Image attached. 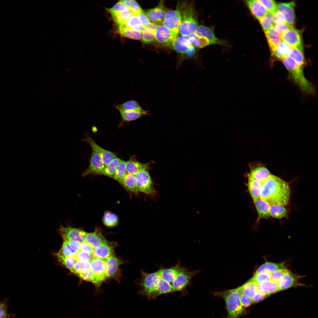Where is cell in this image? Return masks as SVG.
<instances>
[{"label":"cell","mask_w":318,"mask_h":318,"mask_svg":"<svg viewBox=\"0 0 318 318\" xmlns=\"http://www.w3.org/2000/svg\"><path fill=\"white\" fill-rule=\"evenodd\" d=\"M281 35L282 41L291 47L297 48L303 51V44L301 31L293 27Z\"/></svg>","instance_id":"obj_6"},{"label":"cell","mask_w":318,"mask_h":318,"mask_svg":"<svg viewBox=\"0 0 318 318\" xmlns=\"http://www.w3.org/2000/svg\"><path fill=\"white\" fill-rule=\"evenodd\" d=\"M56 256L59 261L70 271L73 269L74 264L77 261L74 256L65 257L57 254Z\"/></svg>","instance_id":"obj_45"},{"label":"cell","mask_w":318,"mask_h":318,"mask_svg":"<svg viewBox=\"0 0 318 318\" xmlns=\"http://www.w3.org/2000/svg\"><path fill=\"white\" fill-rule=\"evenodd\" d=\"M290 195L288 183L271 174L263 183L260 198L270 205L286 206L289 203Z\"/></svg>","instance_id":"obj_1"},{"label":"cell","mask_w":318,"mask_h":318,"mask_svg":"<svg viewBox=\"0 0 318 318\" xmlns=\"http://www.w3.org/2000/svg\"><path fill=\"white\" fill-rule=\"evenodd\" d=\"M190 38V36H178L172 43V49L179 53L185 54L191 44Z\"/></svg>","instance_id":"obj_19"},{"label":"cell","mask_w":318,"mask_h":318,"mask_svg":"<svg viewBox=\"0 0 318 318\" xmlns=\"http://www.w3.org/2000/svg\"><path fill=\"white\" fill-rule=\"evenodd\" d=\"M120 115L122 123L129 122L138 119L143 116L150 115V112L142 108L140 109L129 111L118 110Z\"/></svg>","instance_id":"obj_16"},{"label":"cell","mask_w":318,"mask_h":318,"mask_svg":"<svg viewBox=\"0 0 318 318\" xmlns=\"http://www.w3.org/2000/svg\"><path fill=\"white\" fill-rule=\"evenodd\" d=\"M75 274L83 280L89 281L95 284L97 288H98L101 284L90 269Z\"/></svg>","instance_id":"obj_37"},{"label":"cell","mask_w":318,"mask_h":318,"mask_svg":"<svg viewBox=\"0 0 318 318\" xmlns=\"http://www.w3.org/2000/svg\"><path fill=\"white\" fill-rule=\"evenodd\" d=\"M120 184L130 192L135 193L139 192L135 175L127 173Z\"/></svg>","instance_id":"obj_29"},{"label":"cell","mask_w":318,"mask_h":318,"mask_svg":"<svg viewBox=\"0 0 318 318\" xmlns=\"http://www.w3.org/2000/svg\"><path fill=\"white\" fill-rule=\"evenodd\" d=\"M198 271H191L186 269L180 273L175 280L173 286V292L184 290L188 285L193 276Z\"/></svg>","instance_id":"obj_8"},{"label":"cell","mask_w":318,"mask_h":318,"mask_svg":"<svg viewBox=\"0 0 318 318\" xmlns=\"http://www.w3.org/2000/svg\"><path fill=\"white\" fill-rule=\"evenodd\" d=\"M196 48L193 45L191 44L189 47L187 52L185 54V58L187 59H191L195 55L196 53Z\"/></svg>","instance_id":"obj_62"},{"label":"cell","mask_w":318,"mask_h":318,"mask_svg":"<svg viewBox=\"0 0 318 318\" xmlns=\"http://www.w3.org/2000/svg\"><path fill=\"white\" fill-rule=\"evenodd\" d=\"M256 285L258 291L267 295L279 291L278 283L271 279Z\"/></svg>","instance_id":"obj_26"},{"label":"cell","mask_w":318,"mask_h":318,"mask_svg":"<svg viewBox=\"0 0 318 318\" xmlns=\"http://www.w3.org/2000/svg\"><path fill=\"white\" fill-rule=\"evenodd\" d=\"M123 25L137 32H142L144 28L142 23L136 14H134L129 17L125 22Z\"/></svg>","instance_id":"obj_32"},{"label":"cell","mask_w":318,"mask_h":318,"mask_svg":"<svg viewBox=\"0 0 318 318\" xmlns=\"http://www.w3.org/2000/svg\"><path fill=\"white\" fill-rule=\"evenodd\" d=\"M267 296L264 293L258 291L252 300L253 303H257L264 299Z\"/></svg>","instance_id":"obj_61"},{"label":"cell","mask_w":318,"mask_h":318,"mask_svg":"<svg viewBox=\"0 0 318 318\" xmlns=\"http://www.w3.org/2000/svg\"><path fill=\"white\" fill-rule=\"evenodd\" d=\"M119 219L117 215L111 212L107 211L104 213L103 218L104 224L108 227H113L117 225Z\"/></svg>","instance_id":"obj_39"},{"label":"cell","mask_w":318,"mask_h":318,"mask_svg":"<svg viewBox=\"0 0 318 318\" xmlns=\"http://www.w3.org/2000/svg\"><path fill=\"white\" fill-rule=\"evenodd\" d=\"M166 12L161 1L156 7L148 10L145 14L151 22L159 25L162 24Z\"/></svg>","instance_id":"obj_13"},{"label":"cell","mask_w":318,"mask_h":318,"mask_svg":"<svg viewBox=\"0 0 318 318\" xmlns=\"http://www.w3.org/2000/svg\"><path fill=\"white\" fill-rule=\"evenodd\" d=\"M90 269V261H77L70 271L75 274Z\"/></svg>","instance_id":"obj_47"},{"label":"cell","mask_w":318,"mask_h":318,"mask_svg":"<svg viewBox=\"0 0 318 318\" xmlns=\"http://www.w3.org/2000/svg\"><path fill=\"white\" fill-rule=\"evenodd\" d=\"M251 279L257 284L271 279V274L266 272L255 273Z\"/></svg>","instance_id":"obj_48"},{"label":"cell","mask_w":318,"mask_h":318,"mask_svg":"<svg viewBox=\"0 0 318 318\" xmlns=\"http://www.w3.org/2000/svg\"><path fill=\"white\" fill-rule=\"evenodd\" d=\"M265 33L271 50L282 41L281 35L274 26Z\"/></svg>","instance_id":"obj_25"},{"label":"cell","mask_w":318,"mask_h":318,"mask_svg":"<svg viewBox=\"0 0 318 318\" xmlns=\"http://www.w3.org/2000/svg\"><path fill=\"white\" fill-rule=\"evenodd\" d=\"M59 231L62 238L78 241L80 243L85 241L86 236L87 233L82 229L71 226H61Z\"/></svg>","instance_id":"obj_9"},{"label":"cell","mask_w":318,"mask_h":318,"mask_svg":"<svg viewBox=\"0 0 318 318\" xmlns=\"http://www.w3.org/2000/svg\"><path fill=\"white\" fill-rule=\"evenodd\" d=\"M271 175L269 171L266 168L259 166L252 170L249 174V177L263 183Z\"/></svg>","instance_id":"obj_28"},{"label":"cell","mask_w":318,"mask_h":318,"mask_svg":"<svg viewBox=\"0 0 318 318\" xmlns=\"http://www.w3.org/2000/svg\"><path fill=\"white\" fill-rule=\"evenodd\" d=\"M121 159L116 157L105 166L98 175H103L113 178L116 169Z\"/></svg>","instance_id":"obj_33"},{"label":"cell","mask_w":318,"mask_h":318,"mask_svg":"<svg viewBox=\"0 0 318 318\" xmlns=\"http://www.w3.org/2000/svg\"><path fill=\"white\" fill-rule=\"evenodd\" d=\"M106 265V279L113 278L118 273L120 261L112 255L105 260Z\"/></svg>","instance_id":"obj_21"},{"label":"cell","mask_w":318,"mask_h":318,"mask_svg":"<svg viewBox=\"0 0 318 318\" xmlns=\"http://www.w3.org/2000/svg\"><path fill=\"white\" fill-rule=\"evenodd\" d=\"M114 107L117 110L123 111L137 110L142 108L136 100H129L122 104H116Z\"/></svg>","instance_id":"obj_36"},{"label":"cell","mask_w":318,"mask_h":318,"mask_svg":"<svg viewBox=\"0 0 318 318\" xmlns=\"http://www.w3.org/2000/svg\"><path fill=\"white\" fill-rule=\"evenodd\" d=\"M273 16L275 24H279L286 22L285 16L281 12L277 10Z\"/></svg>","instance_id":"obj_56"},{"label":"cell","mask_w":318,"mask_h":318,"mask_svg":"<svg viewBox=\"0 0 318 318\" xmlns=\"http://www.w3.org/2000/svg\"><path fill=\"white\" fill-rule=\"evenodd\" d=\"M192 45L196 47L201 48L210 44L208 41L205 38L196 35Z\"/></svg>","instance_id":"obj_53"},{"label":"cell","mask_w":318,"mask_h":318,"mask_svg":"<svg viewBox=\"0 0 318 318\" xmlns=\"http://www.w3.org/2000/svg\"><path fill=\"white\" fill-rule=\"evenodd\" d=\"M149 163H143L139 162L134 158H131L126 161L127 173L135 175L140 171L148 169Z\"/></svg>","instance_id":"obj_20"},{"label":"cell","mask_w":318,"mask_h":318,"mask_svg":"<svg viewBox=\"0 0 318 318\" xmlns=\"http://www.w3.org/2000/svg\"><path fill=\"white\" fill-rule=\"evenodd\" d=\"M287 271V269L283 268L274 271L271 274V279L278 283Z\"/></svg>","instance_id":"obj_54"},{"label":"cell","mask_w":318,"mask_h":318,"mask_svg":"<svg viewBox=\"0 0 318 318\" xmlns=\"http://www.w3.org/2000/svg\"><path fill=\"white\" fill-rule=\"evenodd\" d=\"M282 35L290 28L294 27L286 22L279 24H274L273 26Z\"/></svg>","instance_id":"obj_55"},{"label":"cell","mask_w":318,"mask_h":318,"mask_svg":"<svg viewBox=\"0 0 318 318\" xmlns=\"http://www.w3.org/2000/svg\"><path fill=\"white\" fill-rule=\"evenodd\" d=\"M85 241L93 249H95L99 247L107 241L100 229L96 228L93 232L87 233L86 236Z\"/></svg>","instance_id":"obj_17"},{"label":"cell","mask_w":318,"mask_h":318,"mask_svg":"<svg viewBox=\"0 0 318 318\" xmlns=\"http://www.w3.org/2000/svg\"><path fill=\"white\" fill-rule=\"evenodd\" d=\"M246 4L253 16L259 20L268 12L264 7L258 0L246 1Z\"/></svg>","instance_id":"obj_18"},{"label":"cell","mask_w":318,"mask_h":318,"mask_svg":"<svg viewBox=\"0 0 318 318\" xmlns=\"http://www.w3.org/2000/svg\"><path fill=\"white\" fill-rule=\"evenodd\" d=\"M295 2L294 1L280 3L276 5L277 10L283 14L286 22L292 26H294L295 20Z\"/></svg>","instance_id":"obj_15"},{"label":"cell","mask_w":318,"mask_h":318,"mask_svg":"<svg viewBox=\"0 0 318 318\" xmlns=\"http://www.w3.org/2000/svg\"><path fill=\"white\" fill-rule=\"evenodd\" d=\"M129 8L122 1H120L110 8L106 9L112 18L116 16L119 13L126 11Z\"/></svg>","instance_id":"obj_43"},{"label":"cell","mask_w":318,"mask_h":318,"mask_svg":"<svg viewBox=\"0 0 318 318\" xmlns=\"http://www.w3.org/2000/svg\"><path fill=\"white\" fill-rule=\"evenodd\" d=\"M296 279L294 276L288 270L278 283L279 291L290 288L294 285Z\"/></svg>","instance_id":"obj_30"},{"label":"cell","mask_w":318,"mask_h":318,"mask_svg":"<svg viewBox=\"0 0 318 318\" xmlns=\"http://www.w3.org/2000/svg\"><path fill=\"white\" fill-rule=\"evenodd\" d=\"M265 8L267 11L273 15L277 11L276 2L271 0H258Z\"/></svg>","instance_id":"obj_50"},{"label":"cell","mask_w":318,"mask_h":318,"mask_svg":"<svg viewBox=\"0 0 318 318\" xmlns=\"http://www.w3.org/2000/svg\"><path fill=\"white\" fill-rule=\"evenodd\" d=\"M262 184V183L256 180L249 177L248 189L254 202L260 198Z\"/></svg>","instance_id":"obj_24"},{"label":"cell","mask_w":318,"mask_h":318,"mask_svg":"<svg viewBox=\"0 0 318 318\" xmlns=\"http://www.w3.org/2000/svg\"><path fill=\"white\" fill-rule=\"evenodd\" d=\"M83 140L89 144L92 150L97 153L100 156L106 166L113 160L117 157L113 152L107 150L98 145L90 137L87 136Z\"/></svg>","instance_id":"obj_10"},{"label":"cell","mask_w":318,"mask_h":318,"mask_svg":"<svg viewBox=\"0 0 318 318\" xmlns=\"http://www.w3.org/2000/svg\"><path fill=\"white\" fill-rule=\"evenodd\" d=\"M181 16V22L179 33L182 36H190L194 33L198 26L196 11L193 4L184 3L178 5Z\"/></svg>","instance_id":"obj_3"},{"label":"cell","mask_w":318,"mask_h":318,"mask_svg":"<svg viewBox=\"0 0 318 318\" xmlns=\"http://www.w3.org/2000/svg\"><path fill=\"white\" fill-rule=\"evenodd\" d=\"M292 48L288 44L282 41L271 50L273 56L281 60L289 56Z\"/></svg>","instance_id":"obj_23"},{"label":"cell","mask_w":318,"mask_h":318,"mask_svg":"<svg viewBox=\"0 0 318 318\" xmlns=\"http://www.w3.org/2000/svg\"><path fill=\"white\" fill-rule=\"evenodd\" d=\"M117 31L121 35L127 38L135 40H141L142 32L134 31L124 25H118Z\"/></svg>","instance_id":"obj_31"},{"label":"cell","mask_w":318,"mask_h":318,"mask_svg":"<svg viewBox=\"0 0 318 318\" xmlns=\"http://www.w3.org/2000/svg\"><path fill=\"white\" fill-rule=\"evenodd\" d=\"M77 261H90L93 258L92 254L81 250L74 256Z\"/></svg>","instance_id":"obj_52"},{"label":"cell","mask_w":318,"mask_h":318,"mask_svg":"<svg viewBox=\"0 0 318 318\" xmlns=\"http://www.w3.org/2000/svg\"><path fill=\"white\" fill-rule=\"evenodd\" d=\"M127 173L126 161L121 160L116 169L113 179L120 183Z\"/></svg>","instance_id":"obj_40"},{"label":"cell","mask_w":318,"mask_h":318,"mask_svg":"<svg viewBox=\"0 0 318 318\" xmlns=\"http://www.w3.org/2000/svg\"><path fill=\"white\" fill-rule=\"evenodd\" d=\"M137 15L142 23L144 26L148 27L151 24L152 22L150 21L146 14L143 12L139 13Z\"/></svg>","instance_id":"obj_59"},{"label":"cell","mask_w":318,"mask_h":318,"mask_svg":"<svg viewBox=\"0 0 318 318\" xmlns=\"http://www.w3.org/2000/svg\"><path fill=\"white\" fill-rule=\"evenodd\" d=\"M241 302L242 306L244 308L248 307L253 303L251 299L242 294L241 296Z\"/></svg>","instance_id":"obj_58"},{"label":"cell","mask_w":318,"mask_h":318,"mask_svg":"<svg viewBox=\"0 0 318 318\" xmlns=\"http://www.w3.org/2000/svg\"><path fill=\"white\" fill-rule=\"evenodd\" d=\"M122 1L135 14L143 12V11L138 3L134 0H124Z\"/></svg>","instance_id":"obj_51"},{"label":"cell","mask_w":318,"mask_h":318,"mask_svg":"<svg viewBox=\"0 0 318 318\" xmlns=\"http://www.w3.org/2000/svg\"><path fill=\"white\" fill-rule=\"evenodd\" d=\"M141 40L144 43L149 44L155 42L156 40L155 30L144 26Z\"/></svg>","instance_id":"obj_44"},{"label":"cell","mask_w":318,"mask_h":318,"mask_svg":"<svg viewBox=\"0 0 318 318\" xmlns=\"http://www.w3.org/2000/svg\"><path fill=\"white\" fill-rule=\"evenodd\" d=\"M194 33L197 36L206 38L209 42L210 45L229 46L225 41L217 38L214 34L213 30L209 27L203 25L198 26Z\"/></svg>","instance_id":"obj_11"},{"label":"cell","mask_w":318,"mask_h":318,"mask_svg":"<svg viewBox=\"0 0 318 318\" xmlns=\"http://www.w3.org/2000/svg\"><path fill=\"white\" fill-rule=\"evenodd\" d=\"M135 14L130 9L121 12L112 18L114 21L118 25H123L125 22L133 15Z\"/></svg>","instance_id":"obj_46"},{"label":"cell","mask_w":318,"mask_h":318,"mask_svg":"<svg viewBox=\"0 0 318 318\" xmlns=\"http://www.w3.org/2000/svg\"><path fill=\"white\" fill-rule=\"evenodd\" d=\"M181 22V14L178 6L175 10L166 12L162 24L172 32L178 34Z\"/></svg>","instance_id":"obj_5"},{"label":"cell","mask_w":318,"mask_h":318,"mask_svg":"<svg viewBox=\"0 0 318 318\" xmlns=\"http://www.w3.org/2000/svg\"><path fill=\"white\" fill-rule=\"evenodd\" d=\"M216 294L224 300L227 312V318H239L245 313V309L241 303L242 293L240 287L216 292Z\"/></svg>","instance_id":"obj_2"},{"label":"cell","mask_w":318,"mask_h":318,"mask_svg":"<svg viewBox=\"0 0 318 318\" xmlns=\"http://www.w3.org/2000/svg\"><path fill=\"white\" fill-rule=\"evenodd\" d=\"M113 253L112 248L109 244L107 241L103 243L99 247L94 249L92 255L93 257L99 258L105 260L113 255Z\"/></svg>","instance_id":"obj_22"},{"label":"cell","mask_w":318,"mask_h":318,"mask_svg":"<svg viewBox=\"0 0 318 318\" xmlns=\"http://www.w3.org/2000/svg\"><path fill=\"white\" fill-rule=\"evenodd\" d=\"M105 167L103 162L99 155L92 150L89 166L83 172L82 176L84 177L89 174L98 175Z\"/></svg>","instance_id":"obj_12"},{"label":"cell","mask_w":318,"mask_h":318,"mask_svg":"<svg viewBox=\"0 0 318 318\" xmlns=\"http://www.w3.org/2000/svg\"><path fill=\"white\" fill-rule=\"evenodd\" d=\"M259 218L267 219L270 217V205L260 198L254 201Z\"/></svg>","instance_id":"obj_27"},{"label":"cell","mask_w":318,"mask_h":318,"mask_svg":"<svg viewBox=\"0 0 318 318\" xmlns=\"http://www.w3.org/2000/svg\"><path fill=\"white\" fill-rule=\"evenodd\" d=\"M285 206L282 205H270L269 209L270 216L278 219L286 216L288 213V211Z\"/></svg>","instance_id":"obj_35"},{"label":"cell","mask_w":318,"mask_h":318,"mask_svg":"<svg viewBox=\"0 0 318 318\" xmlns=\"http://www.w3.org/2000/svg\"><path fill=\"white\" fill-rule=\"evenodd\" d=\"M7 316L6 306L4 304L0 302V318H6Z\"/></svg>","instance_id":"obj_63"},{"label":"cell","mask_w":318,"mask_h":318,"mask_svg":"<svg viewBox=\"0 0 318 318\" xmlns=\"http://www.w3.org/2000/svg\"><path fill=\"white\" fill-rule=\"evenodd\" d=\"M90 269L101 284L106 279V265L105 261L102 259L93 257L90 261Z\"/></svg>","instance_id":"obj_14"},{"label":"cell","mask_w":318,"mask_h":318,"mask_svg":"<svg viewBox=\"0 0 318 318\" xmlns=\"http://www.w3.org/2000/svg\"><path fill=\"white\" fill-rule=\"evenodd\" d=\"M259 21L265 32L273 27L275 24L273 15L268 12Z\"/></svg>","instance_id":"obj_42"},{"label":"cell","mask_w":318,"mask_h":318,"mask_svg":"<svg viewBox=\"0 0 318 318\" xmlns=\"http://www.w3.org/2000/svg\"><path fill=\"white\" fill-rule=\"evenodd\" d=\"M242 294L252 299L258 291L257 285L251 279L240 287Z\"/></svg>","instance_id":"obj_34"},{"label":"cell","mask_w":318,"mask_h":318,"mask_svg":"<svg viewBox=\"0 0 318 318\" xmlns=\"http://www.w3.org/2000/svg\"><path fill=\"white\" fill-rule=\"evenodd\" d=\"M283 268L284 266L282 264L267 262L260 266L256 273L266 272L271 274L277 270Z\"/></svg>","instance_id":"obj_38"},{"label":"cell","mask_w":318,"mask_h":318,"mask_svg":"<svg viewBox=\"0 0 318 318\" xmlns=\"http://www.w3.org/2000/svg\"><path fill=\"white\" fill-rule=\"evenodd\" d=\"M155 34L156 40L167 47L172 45L178 34L163 24L158 25L155 30Z\"/></svg>","instance_id":"obj_7"},{"label":"cell","mask_w":318,"mask_h":318,"mask_svg":"<svg viewBox=\"0 0 318 318\" xmlns=\"http://www.w3.org/2000/svg\"><path fill=\"white\" fill-rule=\"evenodd\" d=\"M289 56L299 64L304 67L305 66L306 63L303 51L297 48H292Z\"/></svg>","instance_id":"obj_41"},{"label":"cell","mask_w":318,"mask_h":318,"mask_svg":"<svg viewBox=\"0 0 318 318\" xmlns=\"http://www.w3.org/2000/svg\"><path fill=\"white\" fill-rule=\"evenodd\" d=\"M77 253L72 249L65 242L63 241V244L57 254L65 257L74 256Z\"/></svg>","instance_id":"obj_49"},{"label":"cell","mask_w":318,"mask_h":318,"mask_svg":"<svg viewBox=\"0 0 318 318\" xmlns=\"http://www.w3.org/2000/svg\"><path fill=\"white\" fill-rule=\"evenodd\" d=\"M94 249L85 241L80 243V250L92 254Z\"/></svg>","instance_id":"obj_60"},{"label":"cell","mask_w":318,"mask_h":318,"mask_svg":"<svg viewBox=\"0 0 318 318\" xmlns=\"http://www.w3.org/2000/svg\"><path fill=\"white\" fill-rule=\"evenodd\" d=\"M63 241L67 243L73 250L77 252L80 250V242L66 238H62Z\"/></svg>","instance_id":"obj_57"},{"label":"cell","mask_w":318,"mask_h":318,"mask_svg":"<svg viewBox=\"0 0 318 318\" xmlns=\"http://www.w3.org/2000/svg\"><path fill=\"white\" fill-rule=\"evenodd\" d=\"M136 178L139 192L150 196H154L156 194L148 171V169L143 170L136 174Z\"/></svg>","instance_id":"obj_4"}]
</instances>
